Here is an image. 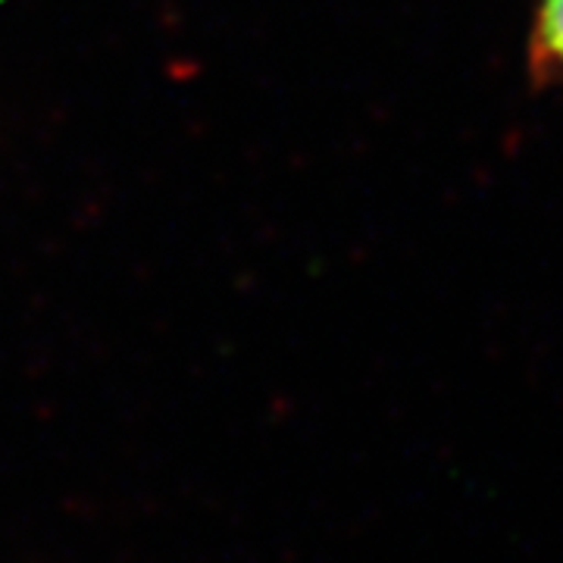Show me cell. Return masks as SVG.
<instances>
[{
  "label": "cell",
  "mask_w": 563,
  "mask_h": 563,
  "mask_svg": "<svg viewBox=\"0 0 563 563\" xmlns=\"http://www.w3.org/2000/svg\"><path fill=\"white\" fill-rule=\"evenodd\" d=\"M532 57L551 76H563V0H536Z\"/></svg>",
  "instance_id": "1"
}]
</instances>
